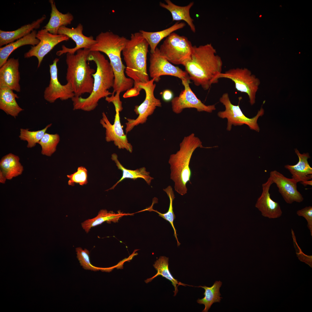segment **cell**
<instances>
[{
    "label": "cell",
    "mask_w": 312,
    "mask_h": 312,
    "mask_svg": "<svg viewBox=\"0 0 312 312\" xmlns=\"http://www.w3.org/2000/svg\"><path fill=\"white\" fill-rule=\"evenodd\" d=\"M216 53L211 44L193 46L190 58L183 64L190 80L205 90L218 82L217 77L222 73V62Z\"/></svg>",
    "instance_id": "cell-1"
},
{
    "label": "cell",
    "mask_w": 312,
    "mask_h": 312,
    "mask_svg": "<svg viewBox=\"0 0 312 312\" xmlns=\"http://www.w3.org/2000/svg\"><path fill=\"white\" fill-rule=\"evenodd\" d=\"M87 60L88 61H93L96 66V70L92 75L93 90L86 98L75 96L71 99L73 110L92 111L97 106L100 99L112 94L108 90L114 86V75L110 62L104 55L97 51H90Z\"/></svg>",
    "instance_id": "cell-2"
},
{
    "label": "cell",
    "mask_w": 312,
    "mask_h": 312,
    "mask_svg": "<svg viewBox=\"0 0 312 312\" xmlns=\"http://www.w3.org/2000/svg\"><path fill=\"white\" fill-rule=\"evenodd\" d=\"M128 39L111 31L102 32L96 36V43L89 49L90 51L102 52L108 57L114 75L113 91L112 94H120L132 88L134 81L125 74L126 67L123 64L121 53Z\"/></svg>",
    "instance_id": "cell-3"
},
{
    "label": "cell",
    "mask_w": 312,
    "mask_h": 312,
    "mask_svg": "<svg viewBox=\"0 0 312 312\" xmlns=\"http://www.w3.org/2000/svg\"><path fill=\"white\" fill-rule=\"evenodd\" d=\"M179 146V150L170 155L168 163L170 165V178L174 183V190L183 196L187 192V183H191L192 172L190 164L194 152L198 147H212L203 146L200 140L194 133L185 137Z\"/></svg>",
    "instance_id": "cell-4"
},
{
    "label": "cell",
    "mask_w": 312,
    "mask_h": 312,
    "mask_svg": "<svg viewBox=\"0 0 312 312\" xmlns=\"http://www.w3.org/2000/svg\"><path fill=\"white\" fill-rule=\"evenodd\" d=\"M149 44L139 32L132 34L122 52L126 65L125 73L134 81L133 88L149 80L147 70Z\"/></svg>",
    "instance_id": "cell-5"
},
{
    "label": "cell",
    "mask_w": 312,
    "mask_h": 312,
    "mask_svg": "<svg viewBox=\"0 0 312 312\" xmlns=\"http://www.w3.org/2000/svg\"><path fill=\"white\" fill-rule=\"evenodd\" d=\"M90 52L88 49H82L77 51L76 54L66 53V79L71 85L76 96H80L85 93L90 94L93 90L92 75L96 71L87 62Z\"/></svg>",
    "instance_id": "cell-6"
},
{
    "label": "cell",
    "mask_w": 312,
    "mask_h": 312,
    "mask_svg": "<svg viewBox=\"0 0 312 312\" xmlns=\"http://www.w3.org/2000/svg\"><path fill=\"white\" fill-rule=\"evenodd\" d=\"M193 46L188 38L173 32L159 49L160 54L171 63L183 64L190 58Z\"/></svg>",
    "instance_id": "cell-7"
},
{
    "label": "cell",
    "mask_w": 312,
    "mask_h": 312,
    "mask_svg": "<svg viewBox=\"0 0 312 312\" xmlns=\"http://www.w3.org/2000/svg\"><path fill=\"white\" fill-rule=\"evenodd\" d=\"M154 79H152L148 82L138 84L136 89L139 92L143 90L145 93V98L144 101L140 105L135 107L134 111L138 116L136 119L127 118V122L125 123L126 134L130 131L135 126L140 124L145 123L147 118L154 112L157 107H161L160 100L156 98L154 94L156 87L154 83Z\"/></svg>",
    "instance_id": "cell-8"
},
{
    "label": "cell",
    "mask_w": 312,
    "mask_h": 312,
    "mask_svg": "<svg viewBox=\"0 0 312 312\" xmlns=\"http://www.w3.org/2000/svg\"><path fill=\"white\" fill-rule=\"evenodd\" d=\"M219 101L224 106V111L218 113V116L222 118H226L227 120L226 129L230 131L232 125L241 126L246 125L251 129L259 132L260 128L257 123L259 117L264 114V110L262 108L258 111L257 114L254 117L250 118L244 114L239 106L232 103L228 93H224L220 98Z\"/></svg>",
    "instance_id": "cell-9"
},
{
    "label": "cell",
    "mask_w": 312,
    "mask_h": 312,
    "mask_svg": "<svg viewBox=\"0 0 312 312\" xmlns=\"http://www.w3.org/2000/svg\"><path fill=\"white\" fill-rule=\"evenodd\" d=\"M229 79L235 83L236 89L238 91L246 93L248 95L251 105L255 103L257 92L260 82L255 75L246 68H232L221 73L217 77Z\"/></svg>",
    "instance_id": "cell-10"
},
{
    "label": "cell",
    "mask_w": 312,
    "mask_h": 312,
    "mask_svg": "<svg viewBox=\"0 0 312 312\" xmlns=\"http://www.w3.org/2000/svg\"><path fill=\"white\" fill-rule=\"evenodd\" d=\"M111 102L113 103L116 111L113 124L111 123L104 112L102 113V117L100 120V123L105 130V140L108 142H113L118 148L125 149L131 153L132 146L124 132L120 121L119 112L122 109V102L118 99H113Z\"/></svg>",
    "instance_id": "cell-11"
},
{
    "label": "cell",
    "mask_w": 312,
    "mask_h": 312,
    "mask_svg": "<svg viewBox=\"0 0 312 312\" xmlns=\"http://www.w3.org/2000/svg\"><path fill=\"white\" fill-rule=\"evenodd\" d=\"M184 89L178 96L174 98L171 101L172 111L176 114L181 113L186 108H194L198 112L211 113L216 109L215 105H207L197 97L190 88V78L181 80Z\"/></svg>",
    "instance_id": "cell-12"
},
{
    "label": "cell",
    "mask_w": 312,
    "mask_h": 312,
    "mask_svg": "<svg viewBox=\"0 0 312 312\" xmlns=\"http://www.w3.org/2000/svg\"><path fill=\"white\" fill-rule=\"evenodd\" d=\"M149 61V74L152 79H154V81L159 82L160 77L163 75L174 76L181 80L190 78L186 71L173 65L161 56L157 47L154 53H150Z\"/></svg>",
    "instance_id": "cell-13"
},
{
    "label": "cell",
    "mask_w": 312,
    "mask_h": 312,
    "mask_svg": "<svg viewBox=\"0 0 312 312\" xmlns=\"http://www.w3.org/2000/svg\"><path fill=\"white\" fill-rule=\"evenodd\" d=\"M36 37L40 40L39 42L37 45L31 47L29 51L25 53L24 57L26 58L33 56L36 57L38 61V68L40 66L44 57L56 45L62 42L69 40L65 35L53 34L45 29L38 31Z\"/></svg>",
    "instance_id": "cell-14"
},
{
    "label": "cell",
    "mask_w": 312,
    "mask_h": 312,
    "mask_svg": "<svg viewBox=\"0 0 312 312\" xmlns=\"http://www.w3.org/2000/svg\"><path fill=\"white\" fill-rule=\"evenodd\" d=\"M59 59L55 58L49 65L50 79L49 83L44 92V98L49 102L54 103L57 99L62 101L72 99L75 96L71 85L69 83L61 84L58 79L57 64Z\"/></svg>",
    "instance_id": "cell-15"
},
{
    "label": "cell",
    "mask_w": 312,
    "mask_h": 312,
    "mask_svg": "<svg viewBox=\"0 0 312 312\" xmlns=\"http://www.w3.org/2000/svg\"><path fill=\"white\" fill-rule=\"evenodd\" d=\"M83 27L82 25L79 23L75 28H69L65 26L60 27L58 31V34H62L72 39L75 43L76 46L73 48H68L65 45L62 46V49L57 51L56 55L60 56L62 54L69 53L74 54L78 50L89 49L95 44L96 41L92 36H87L83 33Z\"/></svg>",
    "instance_id": "cell-16"
},
{
    "label": "cell",
    "mask_w": 312,
    "mask_h": 312,
    "mask_svg": "<svg viewBox=\"0 0 312 312\" xmlns=\"http://www.w3.org/2000/svg\"><path fill=\"white\" fill-rule=\"evenodd\" d=\"M270 177L287 203H300L303 200L302 196L297 190V183L292 178L286 177L276 170L271 171Z\"/></svg>",
    "instance_id": "cell-17"
},
{
    "label": "cell",
    "mask_w": 312,
    "mask_h": 312,
    "mask_svg": "<svg viewBox=\"0 0 312 312\" xmlns=\"http://www.w3.org/2000/svg\"><path fill=\"white\" fill-rule=\"evenodd\" d=\"M273 183L269 177L266 182L262 184V192L255 205L262 216L269 219L278 218L282 214L279 203L272 200L270 197L269 190Z\"/></svg>",
    "instance_id": "cell-18"
},
{
    "label": "cell",
    "mask_w": 312,
    "mask_h": 312,
    "mask_svg": "<svg viewBox=\"0 0 312 312\" xmlns=\"http://www.w3.org/2000/svg\"><path fill=\"white\" fill-rule=\"evenodd\" d=\"M18 59H8L0 68V88L6 87L17 92L21 91Z\"/></svg>",
    "instance_id": "cell-19"
},
{
    "label": "cell",
    "mask_w": 312,
    "mask_h": 312,
    "mask_svg": "<svg viewBox=\"0 0 312 312\" xmlns=\"http://www.w3.org/2000/svg\"><path fill=\"white\" fill-rule=\"evenodd\" d=\"M295 153L298 156L299 161L294 165H287L285 166L292 174V178L297 183L312 179V168L309 164L308 159L310 157L308 153L302 154L298 150L295 149Z\"/></svg>",
    "instance_id": "cell-20"
},
{
    "label": "cell",
    "mask_w": 312,
    "mask_h": 312,
    "mask_svg": "<svg viewBox=\"0 0 312 312\" xmlns=\"http://www.w3.org/2000/svg\"><path fill=\"white\" fill-rule=\"evenodd\" d=\"M44 15L40 18L31 23L24 25L17 29L12 31L0 30V46L14 42L31 33L34 29L39 28L46 18Z\"/></svg>",
    "instance_id": "cell-21"
},
{
    "label": "cell",
    "mask_w": 312,
    "mask_h": 312,
    "mask_svg": "<svg viewBox=\"0 0 312 312\" xmlns=\"http://www.w3.org/2000/svg\"><path fill=\"white\" fill-rule=\"evenodd\" d=\"M49 2L51 8L50 18L48 23L44 28L49 33L57 35L60 27L70 24L73 19V16L69 12L64 14L59 11L54 1L50 0Z\"/></svg>",
    "instance_id": "cell-22"
},
{
    "label": "cell",
    "mask_w": 312,
    "mask_h": 312,
    "mask_svg": "<svg viewBox=\"0 0 312 312\" xmlns=\"http://www.w3.org/2000/svg\"><path fill=\"white\" fill-rule=\"evenodd\" d=\"M166 4L160 2L159 5L166 9L171 13L173 21L183 20L186 22L191 30L193 32L196 31L195 26L193 23V20L190 16V10L194 5L193 2H191L187 5L181 6L177 5L173 3L170 0H166Z\"/></svg>",
    "instance_id": "cell-23"
},
{
    "label": "cell",
    "mask_w": 312,
    "mask_h": 312,
    "mask_svg": "<svg viewBox=\"0 0 312 312\" xmlns=\"http://www.w3.org/2000/svg\"><path fill=\"white\" fill-rule=\"evenodd\" d=\"M13 91L6 87L0 88V109L16 118L23 109L17 103L16 99L19 97Z\"/></svg>",
    "instance_id": "cell-24"
},
{
    "label": "cell",
    "mask_w": 312,
    "mask_h": 312,
    "mask_svg": "<svg viewBox=\"0 0 312 312\" xmlns=\"http://www.w3.org/2000/svg\"><path fill=\"white\" fill-rule=\"evenodd\" d=\"M37 31L34 30L25 36L15 42L10 43L0 48V67L4 64L8 60L11 53L18 48L27 45L33 46L38 44L40 40L36 37Z\"/></svg>",
    "instance_id": "cell-25"
},
{
    "label": "cell",
    "mask_w": 312,
    "mask_h": 312,
    "mask_svg": "<svg viewBox=\"0 0 312 312\" xmlns=\"http://www.w3.org/2000/svg\"><path fill=\"white\" fill-rule=\"evenodd\" d=\"M19 160L18 156L12 153H9L1 158L0 170L7 179L11 180L22 174L23 168Z\"/></svg>",
    "instance_id": "cell-26"
},
{
    "label": "cell",
    "mask_w": 312,
    "mask_h": 312,
    "mask_svg": "<svg viewBox=\"0 0 312 312\" xmlns=\"http://www.w3.org/2000/svg\"><path fill=\"white\" fill-rule=\"evenodd\" d=\"M185 24L184 22H177L170 27L161 31L156 32H148L141 30L140 32L148 42L150 47V53H153L160 41L168 37L175 31L184 27Z\"/></svg>",
    "instance_id": "cell-27"
},
{
    "label": "cell",
    "mask_w": 312,
    "mask_h": 312,
    "mask_svg": "<svg viewBox=\"0 0 312 312\" xmlns=\"http://www.w3.org/2000/svg\"><path fill=\"white\" fill-rule=\"evenodd\" d=\"M133 213H125L119 212L115 213L112 211L108 212L106 209L100 211L95 217L88 219L81 224L82 228L86 233H88L91 228L106 222H118L120 218L124 216L132 215Z\"/></svg>",
    "instance_id": "cell-28"
},
{
    "label": "cell",
    "mask_w": 312,
    "mask_h": 312,
    "mask_svg": "<svg viewBox=\"0 0 312 312\" xmlns=\"http://www.w3.org/2000/svg\"><path fill=\"white\" fill-rule=\"evenodd\" d=\"M111 159L116 164L118 169L121 170L122 172V176L120 179L112 187L108 190L113 189L119 183L125 179H131L134 180L138 178L143 179L148 185H150L151 181L153 178L150 175L149 172L146 170L144 167L132 170L125 168L120 163L118 159L117 155L115 153L112 155Z\"/></svg>",
    "instance_id": "cell-29"
},
{
    "label": "cell",
    "mask_w": 312,
    "mask_h": 312,
    "mask_svg": "<svg viewBox=\"0 0 312 312\" xmlns=\"http://www.w3.org/2000/svg\"><path fill=\"white\" fill-rule=\"evenodd\" d=\"M168 260L169 259L168 257L164 256H161L156 261L153 265V266L157 271V273L152 277L147 279L145 282L146 283H149L157 276L161 275L171 282L175 290L173 292H174V296H175L178 291L177 287L179 286L180 285L183 286L187 285L179 282L172 275L169 269Z\"/></svg>",
    "instance_id": "cell-30"
},
{
    "label": "cell",
    "mask_w": 312,
    "mask_h": 312,
    "mask_svg": "<svg viewBox=\"0 0 312 312\" xmlns=\"http://www.w3.org/2000/svg\"><path fill=\"white\" fill-rule=\"evenodd\" d=\"M222 285V282L220 281H216L211 287L205 286H200L197 287H201L205 290L203 294L204 297L201 299H198L197 302L200 304H203L205 306L203 312H207L211 305L214 303L220 302L222 298L220 292V288Z\"/></svg>",
    "instance_id": "cell-31"
},
{
    "label": "cell",
    "mask_w": 312,
    "mask_h": 312,
    "mask_svg": "<svg viewBox=\"0 0 312 312\" xmlns=\"http://www.w3.org/2000/svg\"><path fill=\"white\" fill-rule=\"evenodd\" d=\"M163 190L166 193L169 199L170 204L168 211L165 213H162L156 210H155L153 209V206L154 203L153 201L152 205L150 207L144 210L143 211H153L159 214V216L168 221L170 223L173 228L174 231V236L177 241V246H179L181 244L178 241L177 236V234L176 232V230L174 227V221L176 218L175 216L173 211V202L175 198L174 192L172 190V187L170 185H169L165 189H164Z\"/></svg>",
    "instance_id": "cell-32"
},
{
    "label": "cell",
    "mask_w": 312,
    "mask_h": 312,
    "mask_svg": "<svg viewBox=\"0 0 312 312\" xmlns=\"http://www.w3.org/2000/svg\"><path fill=\"white\" fill-rule=\"evenodd\" d=\"M60 140L58 134L45 133L38 143L42 148L41 154L47 156H51L56 151Z\"/></svg>",
    "instance_id": "cell-33"
},
{
    "label": "cell",
    "mask_w": 312,
    "mask_h": 312,
    "mask_svg": "<svg viewBox=\"0 0 312 312\" xmlns=\"http://www.w3.org/2000/svg\"><path fill=\"white\" fill-rule=\"evenodd\" d=\"M52 125L51 123L49 124L42 129L35 131H30L27 129L21 128L19 137L21 140L27 142V146L28 148H32L39 143L47 130Z\"/></svg>",
    "instance_id": "cell-34"
},
{
    "label": "cell",
    "mask_w": 312,
    "mask_h": 312,
    "mask_svg": "<svg viewBox=\"0 0 312 312\" xmlns=\"http://www.w3.org/2000/svg\"><path fill=\"white\" fill-rule=\"evenodd\" d=\"M77 258L79 261L80 265L83 268L86 270H89L94 271L99 270H108L103 268L95 267L91 263L90 259V252L86 249H84L81 247L76 248Z\"/></svg>",
    "instance_id": "cell-35"
},
{
    "label": "cell",
    "mask_w": 312,
    "mask_h": 312,
    "mask_svg": "<svg viewBox=\"0 0 312 312\" xmlns=\"http://www.w3.org/2000/svg\"><path fill=\"white\" fill-rule=\"evenodd\" d=\"M69 179L68 185L73 186L75 183H78L83 185L88 183V171L84 167H78L77 170L72 174L67 175Z\"/></svg>",
    "instance_id": "cell-36"
},
{
    "label": "cell",
    "mask_w": 312,
    "mask_h": 312,
    "mask_svg": "<svg viewBox=\"0 0 312 312\" xmlns=\"http://www.w3.org/2000/svg\"><path fill=\"white\" fill-rule=\"evenodd\" d=\"M296 214L298 216H302L306 219L307 222V226L312 236V207H306L298 210Z\"/></svg>",
    "instance_id": "cell-37"
},
{
    "label": "cell",
    "mask_w": 312,
    "mask_h": 312,
    "mask_svg": "<svg viewBox=\"0 0 312 312\" xmlns=\"http://www.w3.org/2000/svg\"><path fill=\"white\" fill-rule=\"evenodd\" d=\"M162 97L165 102H168L173 99V95L172 92L169 90H166L161 92Z\"/></svg>",
    "instance_id": "cell-38"
},
{
    "label": "cell",
    "mask_w": 312,
    "mask_h": 312,
    "mask_svg": "<svg viewBox=\"0 0 312 312\" xmlns=\"http://www.w3.org/2000/svg\"><path fill=\"white\" fill-rule=\"evenodd\" d=\"M7 179L1 170H0V182L2 183H5Z\"/></svg>",
    "instance_id": "cell-39"
},
{
    "label": "cell",
    "mask_w": 312,
    "mask_h": 312,
    "mask_svg": "<svg viewBox=\"0 0 312 312\" xmlns=\"http://www.w3.org/2000/svg\"><path fill=\"white\" fill-rule=\"evenodd\" d=\"M300 183L304 186H306L307 185H312V181L311 180L305 181L301 182Z\"/></svg>",
    "instance_id": "cell-40"
},
{
    "label": "cell",
    "mask_w": 312,
    "mask_h": 312,
    "mask_svg": "<svg viewBox=\"0 0 312 312\" xmlns=\"http://www.w3.org/2000/svg\"><path fill=\"white\" fill-rule=\"evenodd\" d=\"M114 96H116V95H114ZM108 97H109V96H108ZM107 97H106V98H105V100H106V98H107Z\"/></svg>",
    "instance_id": "cell-41"
}]
</instances>
